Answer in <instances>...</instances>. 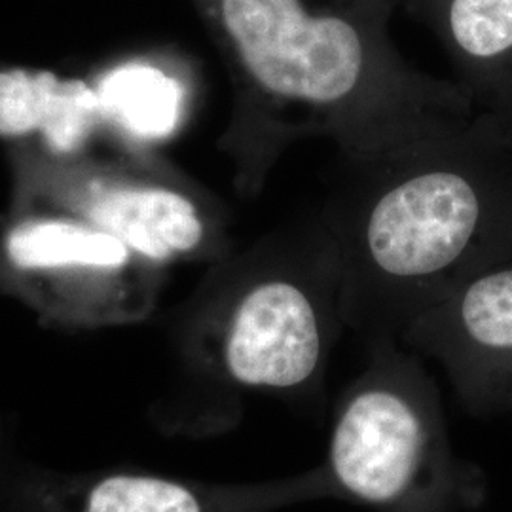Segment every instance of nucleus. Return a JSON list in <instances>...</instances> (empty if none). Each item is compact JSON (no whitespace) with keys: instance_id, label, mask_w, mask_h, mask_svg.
<instances>
[{"instance_id":"f257e3e1","label":"nucleus","mask_w":512,"mask_h":512,"mask_svg":"<svg viewBox=\"0 0 512 512\" xmlns=\"http://www.w3.org/2000/svg\"><path fill=\"white\" fill-rule=\"evenodd\" d=\"M232 86L217 141L239 196L281 156L323 137L361 164L473 120L456 80L412 67L389 37V0H192Z\"/></svg>"},{"instance_id":"f03ea898","label":"nucleus","mask_w":512,"mask_h":512,"mask_svg":"<svg viewBox=\"0 0 512 512\" xmlns=\"http://www.w3.org/2000/svg\"><path fill=\"white\" fill-rule=\"evenodd\" d=\"M325 207L342 315L366 342L401 340L459 285L512 260V137L492 118L361 164Z\"/></svg>"},{"instance_id":"7ed1b4c3","label":"nucleus","mask_w":512,"mask_h":512,"mask_svg":"<svg viewBox=\"0 0 512 512\" xmlns=\"http://www.w3.org/2000/svg\"><path fill=\"white\" fill-rule=\"evenodd\" d=\"M340 260L321 215L230 253L186 310V359L241 393L308 401L323 391L344 323Z\"/></svg>"},{"instance_id":"20e7f679","label":"nucleus","mask_w":512,"mask_h":512,"mask_svg":"<svg viewBox=\"0 0 512 512\" xmlns=\"http://www.w3.org/2000/svg\"><path fill=\"white\" fill-rule=\"evenodd\" d=\"M365 370L340 395L327 458V495L376 512H469L486 476L452 448L439 385L397 340L370 342Z\"/></svg>"},{"instance_id":"39448f33","label":"nucleus","mask_w":512,"mask_h":512,"mask_svg":"<svg viewBox=\"0 0 512 512\" xmlns=\"http://www.w3.org/2000/svg\"><path fill=\"white\" fill-rule=\"evenodd\" d=\"M12 209L46 207L76 215L169 268L219 262L232 253L230 213L219 198L156 152L57 156L8 148Z\"/></svg>"},{"instance_id":"423d86ee","label":"nucleus","mask_w":512,"mask_h":512,"mask_svg":"<svg viewBox=\"0 0 512 512\" xmlns=\"http://www.w3.org/2000/svg\"><path fill=\"white\" fill-rule=\"evenodd\" d=\"M165 268L71 213L23 207L0 222V289L46 319L103 327L147 317Z\"/></svg>"},{"instance_id":"0eeeda50","label":"nucleus","mask_w":512,"mask_h":512,"mask_svg":"<svg viewBox=\"0 0 512 512\" xmlns=\"http://www.w3.org/2000/svg\"><path fill=\"white\" fill-rule=\"evenodd\" d=\"M399 342L437 361L471 414H512V260L459 285Z\"/></svg>"},{"instance_id":"6e6552de","label":"nucleus","mask_w":512,"mask_h":512,"mask_svg":"<svg viewBox=\"0 0 512 512\" xmlns=\"http://www.w3.org/2000/svg\"><path fill=\"white\" fill-rule=\"evenodd\" d=\"M103 133L124 152H156L175 139L198 99V76L179 54L148 52L118 59L92 78Z\"/></svg>"},{"instance_id":"1a4fd4ad","label":"nucleus","mask_w":512,"mask_h":512,"mask_svg":"<svg viewBox=\"0 0 512 512\" xmlns=\"http://www.w3.org/2000/svg\"><path fill=\"white\" fill-rule=\"evenodd\" d=\"M103 133L92 78L0 63V141L57 156L90 152Z\"/></svg>"},{"instance_id":"9d476101","label":"nucleus","mask_w":512,"mask_h":512,"mask_svg":"<svg viewBox=\"0 0 512 512\" xmlns=\"http://www.w3.org/2000/svg\"><path fill=\"white\" fill-rule=\"evenodd\" d=\"M416 18L439 37L475 109L512 137V0H431Z\"/></svg>"},{"instance_id":"9b49d317","label":"nucleus","mask_w":512,"mask_h":512,"mask_svg":"<svg viewBox=\"0 0 512 512\" xmlns=\"http://www.w3.org/2000/svg\"><path fill=\"white\" fill-rule=\"evenodd\" d=\"M395 8H406L410 14L418 16L421 10L431 2V0H389Z\"/></svg>"}]
</instances>
